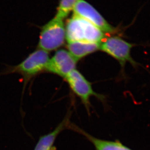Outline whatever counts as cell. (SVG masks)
Segmentation results:
<instances>
[{"label":"cell","instance_id":"obj_1","mask_svg":"<svg viewBox=\"0 0 150 150\" xmlns=\"http://www.w3.org/2000/svg\"><path fill=\"white\" fill-rule=\"evenodd\" d=\"M66 40L68 42H84L100 43L105 34L99 28L83 18L73 14L67 23Z\"/></svg>","mask_w":150,"mask_h":150},{"label":"cell","instance_id":"obj_2","mask_svg":"<svg viewBox=\"0 0 150 150\" xmlns=\"http://www.w3.org/2000/svg\"><path fill=\"white\" fill-rule=\"evenodd\" d=\"M66 39L65 28L62 19L55 17L43 26L40 32L38 47L49 52L61 47Z\"/></svg>","mask_w":150,"mask_h":150},{"label":"cell","instance_id":"obj_3","mask_svg":"<svg viewBox=\"0 0 150 150\" xmlns=\"http://www.w3.org/2000/svg\"><path fill=\"white\" fill-rule=\"evenodd\" d=\"M134 46L118 36L106 38L100 43V50L103 51L118 61L121 65L122 73H124V67L127 62H130L134 67L137 63L132 58L131 51Z\"/></svg>","mask_w":150,"mask_h":150},{"label":"cell","instance_id":"obj_4","mask_svg":"<svg viewBox=\"0 0 150 150\" xmlns=\"http://www.w3.org/2000/svg\"><path fill=\"white\" fill-rule=\"evenodd\" d=\"M48 52L38 49L31 53L20 64L10 68L8 73H17L25 79H29L40 72L45 71L49 61Z\"/></svg>","mask_w":150,"mask_h":150},{"label":"cell","instance_id":"obj_5","mask_svg":"<svg viewBox=\"0 0 150 150\" xmlns=\"http://www.w3.org/2000/svg\"><path fill=\"white\" fill-rule=\"evenodd\" d=\"M65 79L72 91L80 98L88 111H89L90 108V99L91 97L94 96L101 101L104 100V96L95 92L90 82L76 69L70 73Z\"/></svg>","mask_w":150,"mask_h":150},{"label":"cell","instance_id":"obj_6","mask_svg":"<svg viewBox=\"0 0 150 150\" xmlns=\"http://www.w3.org/2000/svg\"><path fill=\"white\" fill-rule=\"evenodd\" d=\"M73 10L74 14L92 23L104 33L112 34L117 30L92 6L84 0H78Z\"/></svg>","mask_w":150,"mask_h":150},{"label":"cell","instance_id":"obj_7","mask_svg":"<svg viewBox=\"0 0 150 150\" xmlns=\"http://www.w3.org/2000/svg\"><path fill=\"white\" fill-rule=\"evenodd\" d=\"M77 62L68 50L59 49L49 59L45 71L65 79L76 69Z\"/></svg>","mask_w":150,"mask_h":150},{"label":"cell","instance_id":"obj_8","mask_svg":"<svg viewBox=\"0 0 150 150\" xmlns=\"http://www.w3.org/2000/svg\"><path fill=\"white\" fill-rule=\"evenodd\" d=\"M68 128L83 135L94 145L96 150H133L118 140L109 141L98 139L72 123H70Z\"/></svg>","mask_w":150,"mask_h":150},{"label":"cell","instance_id":"obj_9","mask_svg":"<svg viewBox=\"0 0 150 150\" xmlns=\"http://www.w3.org/2000/svg\"><path fill=\"white\" fill-rule=\"evenodd\" d=\"M69 115H67L53 131L40 137L34 150H55L54 143L57 137L63 130L68 128L70 123Z\"/></svg>","mask_w":150,"mask_h":150},{"label":"cell","instance_id":"obj_10","mask_svg":"<svg viewBox=\"0 0 150 150\" xmlns=\"http://www.w3.org/2000/svg\"><path fill=\"white\" fill-rule=\"evenodd\" d=\"M100 43L75 42L67 45L68 51L77 61L100 50Z\"/></svg>","mask_w":150,"mask_h":150},{"label":"cell","instance_id":"obj_11","mask_svg":"<svg viewBox=\"0 0 150 150\" xmlns=\"http://www.w3.org/2000/svg\"><path fill=\"white\" fill-rule=\"evenodd\" d=\"M78 0H60L56 17L64 19L73 10Z\"/></svg>","mask_w":150,"mask_h":150}]
</instances>
